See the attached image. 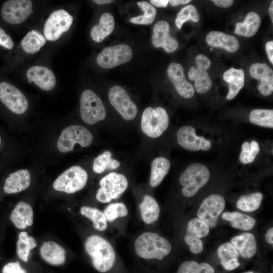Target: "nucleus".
Masks as SVG:
<instances>
[{"instance_id":"nucleus-1","label":"nucleus","mask_w":273,"mask_h":273,"mask_svg":"<svg viewBox=\"0 0 273 273\" xmlns=\"http://www.w3.org/2000/svg\"><path fill=\"white\" fill-rule=\"evenodd\" d=\"M84 247L94 267L98 271L105 272L113 267L116 253L112 246L106 239L98 235L89 236L85 241Z\"/></svg>"},{"instance_id":"nucleus-2","label":"nucleus","mask_w":273,"mask_h":273,"mask_svg":"<svg viewBox=\"0 0 273 273\" xmlns=\"http://www.w3.org/2000/svg\"><path fill=\"white\" fill-rule=\"evenodd\" d=\"M134 250L140 257L147 259L162 260L171 250L170 243L158 234L145 232L135 240Z\"/></svg>"},{"instance_id":"nucleus-3","label":"nucleus","mask_w":273,"mask_h":273,"mask_svg":"<svg viewBox=\"0 0 273 273\" xmlns=\"http://www.w3.org/2000/svg\"><path fill=\"white\" fill-rule=\"evenodd\" d=\"M210 177L208 168L200 163L190 165L181 174L179 182L183 186L181 192L186 197H191L203 187Z\"/></svg>"},{"instance_id":"nucleus-4","label":"nucleus","mask_w":273,"mask_h":273,"mask_svg":"<svg viewBox=\"0 0 273 273\" xmlns=\"http://www.w3.org/2000/svg\"><path fill=\"white\" fill-rule=\"evenodd\" d=\"M100 188L96 198L102 203H107L118 199L126 190L128 181L122 174L113 172L104 176L100 181Z\"/></svg>"},{"instance_id":"nucleus-5","label":"nucleus","mask_w":273,"mask_h":273,"mask_svg":"<svg viewBox=\"0 0 273 273\" xmlns=\"http://www.w3.org/2000/svg\"><path fill=\"white\" fill-rule=\"evenodd\" d=\"M169 125L166 111L162 107H148L144 111L141 119V129L148 136L156 138L160 136Z\"/></svg>"},{"instance_id":"nucleus-6","label":"nucleus","mask_w":273,"mask_h":273,"mask_svg":"<svg viewBox=\"0 0 273 273\" xmlns=\"http://www.w3.org/2000/svg\"><path fill=\"white\" fill-rule=\"evenodd\" d=\"M88 175L79 166H73L61 174L54 181V189L67 194H73L82 189L86 184Z\"/></svg>"},{"instance_id":"nucleus-7","label":"nucleus","mask_w":273,"mask_h":273,"mask_svg":"<svg viewBox=\"0 0 273 273\" xmlns=\"http://www.w3.org/2000/svg\"><path fill=\"white\" fill-rule=\"evenodd\" d=\"M80 112L82 120L88 124H94L104 120L106 112L103 103L95 92L85 90L80 100Z\"/></svg>"},{"instance_id":"nucleus-8","label":"nucleus","mask_w":273,"mask_h":273,"mask_svg":"<svg viewBox=\"0 0 273 273\" xmlns=\"http://www.w3.org/2000/svg\"><path fill=\"white\" fill-rule=\"evenodd\" d=\"M93 139L92 133L85 127L72 125L65 128L57 141V148L62 153L72 151L76 144L82 147L89 146Z\"/></svg>"},{"instance_id":"nucleus-9","label":"nucleus","mask_w":273,"mask_h":273,"mask_svg":"<svg viewBox=\"0 0 273 273\" xmlns=\"http://www.w3.org/2000/svg\"><path fill=\"white\" fill-rule=\"evenodd\" d=\"M132 56L130 48L121 44L104 49L98 55L96 61L101 67L109 69L129 62Z\"/></svg>"},{"instance_id":"nucleus-10","label":"nucleus","mask_w":273,"mask_h":273,"mask_svg":"<svg viewBox=\"0 0 273 273\" xmlns=\"http://www.w3.org/2000/svg\"><path fill=\"white\" fill-rule=\"evenodd\" d=\"M72 22V16L65 10L60 9L53 12L44 26L43 33L46 38L50 41L57 40L69 29Z\"/></svg>"},{"instance_id":"nucleus-11","label":"nucleus","mask_w":273,"mask_h":273,"mask_svg":"<svg viewBox=\"0 0 273 273\" xmlns=\"http://www.w3.org/2000/svg\"><path fill=\"white\" fill-rule=\"evenodd\" d=\"M109 100L122 118L127 121L133 119L138 109L126 90L121 86L114 85L109 89Z\"/></svg>"},{"instance_id":"nucleus-12","label":"nucleus","mask_w":273,"mask_h":273,"mask_svg":"<svg viewBox=\"0 0 273 273\" xmlns=\"http://www.w3.org/2000/svg\"><path fill=\"white\" fill-rule=\"evenodd\" d=\"M196 66H192L188 72L190 80L194 81V88L199 94L208 91L212 86V81L207 70L210 67L211 61L205 55L199 54L195 58Z\"/></svg>"},{"instance_id":"nucleus-13","label":"nucleus","mask_w":273,"mask_h":273,"mask_svg":"<svg viewBox=\"0 0 273 273\" xmlns=\"http://www.w3.org/2000/svg\"><path fill=\"white\" fill-rule=\"evenodd\" d=\"M0 100L12 112L22 114L28 108L24 95L16 87L7 82L0 83Z\"/></svg>"},{"instance_id":"nucleus-14","label":"nucleus","mask_w":273,"mask_h":273,"mask_svg":"<svg viewBox=\"0 0 273 273\" xmlns=\"http://www.w3.org/2000/svg\"><path fill=\"white\" fill-rule=\"evenodd\" d=\"M225 207L224 198L218 194H212L202 202L197 212L198 218L203 221L209 227L216 226L218 216Z\"/></svg>"},{"instance_id":"nucleus-15","label":"nucleus","mask_w":273,"mask_h":273,"mask_svg":"<svg viewBox=\"0 0 273 273\" xmlns=\"http://www.w3.org/2000/svg\"><path fill=\"white\" fill-rule=\"evenodd\" d=\"M30 0H9L2 9V16L7 23L19 24L24 22L33 13Z\"/></svg>"},{"instance_id":"nucleus-16","label":"nucleus","mask_w":273,"mask_h":273,"mask_svg":"<svg viewBox=\"0 0 273 273\" xmlns=\"http://www.w3.org/2000/svg\"><path fill=\"white\" fill-rule=\"evenodd\" d=\"M209 232L208 225L198 218H192L188 222L184 239L192 253L197 254L202 251L203 242L200 238L206 236Z\"/></svg>"},{"instance_id":"nucleus-17","label":"nucleus","mask_w":273,"mask_h":273,"mask_svg":"<svg viewBox=\"0 0 273 273\" xmlns=\"http://www.w3.org/2000/svg\"><path fill=\"white\" fill-rule=\"evenodd\" d=\"M177 140L182 147L191 151H208L211 148L210 141L197 135L195 128L191 126H185L178 129Z\"/></svg>"},{"instance_id":"nucleus-18","label":"nucleus","mask_w":273,"mask_h":273,"mask_svg":"<svg viewBox=\"0 0 273 273\" xmlns=\"http://www.w3.org/2000/svg\"><path fill=\"white\" fill-rule=\"evenodd\" d=\"M169 80L174 85L177 92L185 99L193 97L195 90L192 84L186 78L182 65L177 63H171L167 70Z\"/></svg>"},{"instance_id":"nucleus-19","label":"nucleus","mask_w":273,"mask_h":273,"mask_svg":"<svg viewBox=\"0 0 273 273\" xmlns=\"http://www.w3.org/2000/svg\"><path fill=\"white\" fill-rule=\"evenodd\" d=\"M153 32L152 42L155 47H162L167 53H172L177 49L178 41L170 34V27L167 22H157L154 26Z\"/></svg>"},{"instance_id":"nucleus-20","label":"nucleus","mask_w":273,"mask_h":273,"mask_svg":"<svg viewBox=\"0 0 273 273\" xmlns=\"http://www.w3.org/2000/svg\"><path fill=\"white\" fill-rule=\"evenodd\" d=\"M251 76L260 81L258 86L259 92L263 96H269L273 91V71L266 63H256L249 68Z\"/></svg>"},{"instance_id":"nucleus-21","label":"nucleus","mask_w":273,"mask_h":273,"mask_svg":"<svg viewBox=\"0 0 273 273\" xmlns=\"http://www.w3.org/2000/svg\"><path fill=\"white\" fill-rule=\"evenodd\" d=\"M28 82H33L43 90L52 89L56 83L54 73L48 68L41 66H34L29 68L26 72Z\"/></svg>"},{"instance_id":"nucleus-22","label":"nucleus","mask_w":273,"mask_h":273,"mask_svg":"<svg viewBox=\"0 0 273 273\" xmlns=\"http://www.w3.org/2000/svg\"><path fill=\"white\" fill-rule=\"evenodd\" d=\"M31 183V175L25 169H20L11 173L6 178L4 190L8 194H16L24 191Z\"/></svg>"},{"instance_id":"nucleus-23","label":"nucleus","mask_w":273,"mask_h":273,"mask_svg":"<svg viewBox=\"0 0 273 273\" xmlns=\"http://www.w3.org/2000/svg\"><path fill=\"white\" fill-rule=\"evenodd\" d=\"M207 43L211 47L221 48L230 52H237L240 47L237 38L218 31H212L206 37Z\"/></svg>"},{"instance_id":"nucleus-24","label":"nucleus","mask_w":273,"mask_h":273,"mask_svg":"<svg viewBox=\"0 0 273 273\" xmlns=\"http://www.w3.org/2000/svg\"><path fill=\"white\" fill-rule=\"evenodd\" d=\"M39 253L41 258L53 265L63 264L66 260V251L54 241L44 242L41 246Z\"/></svg>"},{"instance_id":"nucleus-25","label":"nucleus","mask_w":273,"mask_h":273,"mask_svg":"<svg viewBox=\"0 0 273 273\" xmlns=\"http://www.w3.org/2000/svg\"><path fill=\"white\" fill-rule=\"evenodd\" d=\"M10 219L15 226L20 230L30 226L33 223V211L28 203L20 201L13 210Z\"/></svg>"},{"instance_id":"nucleus-26","label":"nucleus","mask_w":273,"mask_h":273,"mask_svg":"<svg viewBox=\"0 0 273 273\" xmlns=\"http://www.w3.org/2000/svg\"><path fill=\"white\" fill-rule=\"evenodd\" d=\"M231 244L245 259L251 258L256 252L255 238L251 233H245L233 237L231 240Z\"/></svg>"},{"instance_id":"nucleus-27","label":"nucleus","mask_w":273,"mask_h":273,"mask_svg":"<svg viewBox=\"0 0 273 273\" xmlns=\"http://www.w3.org/2000/svg\"><path fill=\"white\" fill-rule=\"evenodd\" d=\"M114 27L113 16L109 13H104L101 16L99 23L92 28L90 36L95 41L100 42L113 31Z\"/></svg>"},{"instance_id":"nucleus-28","label":"nucleus","mask_w":273,"mask_h":273,"mask_svg":"<svg viewBox=\"0 0 273 273\" xmlns=\"http://www.w3.org/2000/svg\"><path fill=\"white\" fill-rule=\"evenodd\" d=\"M223 78L229 87L226 96L229 100L233 99L244 85V73L242 69L231 68L224 72Z\"/></svg>"},{"instance_id":"nucleus-29","label":"nucleus","mask_w":273,"mask_h":273,"mask_svg":"<svg viewBox=\"0 0 273 273\" xmlns=\"http://www.w3.org/2000/svg\"><path fill=\"white\" fill-rule=\"evenodd\" d=\"M141 215L143 221L148 224L158 219L160 207L156 200L151 196L146 195L139 205Z\"/></svg>"},{"instance_id":"nucleus-30","label":"nucleus","mask_w":273,"mask_h":273,"mask_svg":"<svg viewBox=\"0 0 273 273\" xmlns=\"http://www.w3.org/2000/svg\"><path fill=\"white\" fill-rule=\"evenodd\" d=\"M261 24L258 14L251 12L247 14L242 22L236 24L235 33L244 37H251L256 34Z\"/></svg>"},{"instance_id":"nucleus-31","label":"nucleus","mask_w":273,"mask_h":273,"mask_svg":"<svg viewBox=\"0 0 273 273\" xmlns=\"http://www.w3.org/2000/svg\"><path fill=\"white\" fill-rule=\"evenodd\" d=\"M170 167L169 161L163 157L154 159L151 163L150 185L156 187L162 182L168 173Z\"/></svg>"},{"instance_id":"nucleus-32","label":"nucleus","mask_w":273,"mask_h":273,"mask_svg":"<svg viewBox=\"0 0 273 273\" xmlns=\"http://www.w3.org/2000/svg\"><path fill=\"white\" fill-rule=\"evenodd\" d=\"M222 217L230 221L233 228L244 231L252 229L256 222L255 219L252 217L236 211L225 212L222 213Z\"/></svg>"},{"instance_id":"nucleus-33","label":"nucleus","mask_w":273,"mask_h":273,"mask_svg":"<svg viewBox=\"0 0 273 273\" xmlns=\"http://www.w3.org/2000/svg\"><path fill=\"white\" fill-rule=\"evenodd\" d=\"M46 42V38L39 31L32 30L26 34L20 44L25 52L34 54L40 50Z\"/></svg>"},{"instance_id":"nucleus-34","label":"nucleus","mask_w":273,"mask_h":273,"mask_svg":"<svg viewBox=\"0 0 273 273\" xmlns=\"http://www.w3.org/2000/svg\"><path fill=\"white\" fill-rule=\"evenodd\" d=\"M80 214L93 222L94 228L99 231H104L107 228V220L103 211L94 207L84 206L80 209Z\"/></svg>"},{"instance_id":"nucleus-35","label":"nucleus","mask_w":273,"mask_h":273,"mask_svg":"<svg viewBox=\"0 0 273 273\" xmlns=\"http://www.w3.org/2000/svg\"><path fill=\"white\" fill-rule=\"evenodd\" d=\"M36 246L37 243L34 239L26 232L19 233L17 242V253L21 259L27 262L30 251Z\"/></svg>"},{"instance_id":"nucleus-36","label":"nucleus","mask_w":273,"mask_h":273,"mask_svg":"<svg viewBox=\"0 0 273 273\" xmlns=\"http://www.w3.org/2000/svg\"><path fill=\"white\" fill-rule=\"evenodd\" d=\"M119 166V162L112 158L111 153L107 151L95 158L93 163V170L97 173H101L106 169H115Z\"/></svg>"},{"instance_id":"nucleus-37","label":"nucleus","mask_w":273,"mask_h":273,"mask_svg":"<svg viewBox=\"0 0 273 273\" xmlns=\"http://www.w3.org/2000/svg\"><path fill=\"white\" fill-rule=\"evenodd\" d=\"M262 199L263 195L259 192L243 195L238 199L237 206L242 211L252 212L259 207Z\"/></svg>"},{"instance_id":"nucleus-38","label":"nucleus","mask_w":273,"mask_h":273,"mask_svg":"<svg viewBox=\"0 0 273 273\" xmlns=\"http://www.w3.org/2000/svg\"><path fill=\"white\" fill-rule=\"evenodd\" d=\"M137 5L144 12L143 15L133 17L129 20V22L133 24L149 25L154 20L156 15V9L147 2H139Z\"/></svg>"},{"instance_id":"nucleus-39","label":"nucleus","mask_w":273,"mask_h":273,"mask_svg":"<svg viewBox=\"0 0 273 273\" xmlns=\"http://www.w3.org/2000/svg\"><path fill=\"white\" fill-rule=\"evenodd\" d=\"M251 122L259 126L273 127V110L256 109L252 110L249 116Z\"/></svg>"},{"instance_id":"nucleus-40","label":"nucleus","mask_w":273,"mask_h":273,"mask_svg":"<svg viewBox=\"0 0 273 273\" xmlns=\"http://www.w3.org/2000/svg\"><path fill=\"white\" fill-rule=\"evenodd\" d=\"M214 269L208 263L199 264L195 261L183 262L178 268L177 273H214Z\"/></svg>"},{"instance_id":"nucleus-41","label":"nucleus","mask_w":273,"mask_h":273,"mask_svg":"<svg viewBox=\"0 0 273 273\" xmlns=\"http://www.w3.org/2000/svg\"><path fill=\"white\" fill-rule=\"evenodd\" d=\"M200 18L196 8L189 5L183 7L178 13L175 20V23L178 29H181L183 24L189 20L194 22L199 21Z\"/></svg>"},{"instance_id":"nucleus-42","label":"nucleus","mask_w":273,"mask_h":273,"mask_svg":"<svg viewBox=\"0 0 273 273\" xmlns=\"http://www.w3.org/2000/svg\"><path fill=\"white\" fill-rule=\"evenodd\" d=\"M260 151L259 145L255 141L250 143L244 142L242 145V151L239 156L240 162L244 164L252 163Z\"/></svg>"},{"instance_id":"nucleus-43","label":"nucleus","mask_w":273,"mask_h":273,"mask_svg":"<svg viewBox=\"0 0 273 273\" xmlns=\"http://www.w3.org/2000/svg\"><path fill=\"white\" fill-rule=\"evenodd\" d=\"M103 212L107 221L110 222L119 217H125L128 213L126 206L122 202L110 204L105 208Z\"/></svg>"},{"instance_id":"nucleus-44","label":"nucleus","mask_w":273,"mask_h":273,"mask_svg":"<svg viewBox=\"0 0 273 273\" xmlns=\"http://www.w3.org/2000/svg\"><path fill=\"white\" fill-rule=\"evenodd\" d=\"M217 254L221 261L238 259L239 255L237 249L231 243L221 245L217 249Z\"/></svg>"},{"instance_id":"nucleus-45","label":"nucleus","mask_w":273,"mask_h":273,"mask_svg":"<svg viewBox=\"0 0 273 273\" xmlns=\"http://www.w3.org/2000/svg\"><path fill=\"white\" fill-rule=\"evenodd\" d=\"M3 273H27L18 261L9 262L3 267Z\"/></svg>"},{"instance_id":"nucleus-46","label":"nucleus","mask_w":273,"mask_h":273,"mask_svg":"<svg viewBox=\"0 0 273 273\" xmlns=\"http://www.w3.org/2000/svg\"><path fill=\"white\" fill-rule=\"evenodd\" d=\"M14 42L11 37L0 27V46L9 50L14 47Z\"/></svg>"},{"instance_id":"nucleus-47","label":"nucleus","mask_w":273,"mask_h":273,"mask_svg":"<svg viewBox=\"0 0 273 273\" xmlns=\"http://www.w3.org/2000/svg\"><path fill=\"white\" fill-rule=\"evenodd\" d=\"M221 265L228 270H233L240 265L238 259H234L227 261H220Z\"/></svg>"},{"instance_id":"nucleus-48","label":"nucleus","mask_w":273,"mask_h":273,"mask_svg":"<svg viewBox=\"0 0 273 273\" xmlns=\"http://www.w3.org/2000/svg\"><path fill=\"white\" fill-rule=\"evenodd\" d=\"M265 50L267 57L271 63L273 64V41L272 40L267 42L265 44Z\"/></svg>"},{"instance_id":"nucleus-49","label":"nucleus","mask_w":273,"mask_h":273,"mask_svg":"<svg viewBox=\"0 0 273 273\" xmlns=\"http://www.w3.org/2000/svg\"><path fill=\"white\" fill-rule=\"evenodd\" d=\"M212 2L217 7L224 8L231 7L234 3L233 0H212Z\"/></svg>"},{"instance_id":"nucleus-50","label":"nucleus","mask_w":273,"mask_h":273,"mask_svg":"<svg viewBox=\"0 0 273 273\" xmlns=\"http://www.w3.org/2000/svg\"><path fill=\"white\" fill-rule=\"evenodd\" d=\"M151 3L157 7H166L168 4L169 3V1L168 0H151L150 1Z\"/></svg>"},{"instance_id":"nucleus-51","label":"nucleus","mask_w":273,"mask_h":273,"mask_svg":"<svg viewBox=\"0 0 273 273\" xmlns=\"http://www.w3.org/2000/svg\"><path fill=\"white\" fill-rule=\"evenodd\" d=\"M272 236H273V228H271L267 231L265 234V240L268 243L272 244L273 243Z\"/></svg>"},{"instance_id":"nucleus-52","label":"nucleus","mask_w":273,"mask_h":273,"mask_svg":"<svg viewBox=\"0 0 273 273\" xmlns=\"http://www.w3.org/2000/svg\"><path fill=\"white\" fill-rule=\"evenodd\" d=\"M191 0H170L169 4L172 6H177L179 5H185L191 2Z\"/></svg>"},{"instance_id":"nucleus-53","label":"nucleus","mask_w":273,"mask_h":273,"mask_svg":"<svg viewBox=\"0 0 273 273\" xmlns=\"http://www.w3.org/2000/svg\"><path fill=\"white\" fill-rule=\"evenodd\" d=\"M98 5H104L111 3L113 2L112 0H94L93 1Z\"/></svg>"},{"instance_id":"nucleus-54","label":"nucleus","mask_w":273,"mask_h":273,"mask_svg":"<svg viewBox=\"0 0 273 273\" xmlns=\"http://www.w3.org/2000/svg\"><path fill=\"white\" fill-rule=\"evenodd\" d=\"M268 13L272 22H273V1H272L270 4L268 8Z\"/></svg>"},{"instance_id":"nucleus-55","label":"nucleus","mask_w":273,"mask_h":273,"mask_svg":"<svg viewBox=\"0 0 273 273\" xmlns=\"http://www.w3.org/2000/svg\"><path fill=\"white\" fill-rule=\"evenodd\" d=\"M1 143H2V139H1V137L0 136V145L1 144Z\"/></svg>"},{"instance_id":"nucleus-56","label":"nucleus","mask_w":273,"mask_h":273,"mask_svg":"<svg viewBox=\"0 0 273 273\" xmlns=\"http://www.w3.org/2000/svg\"><path fill=\"white\" fill-rule=\"evenodd\" d=\"M245 273H253L252 271L246 272Z\"/></svg>"}]
</instances>
